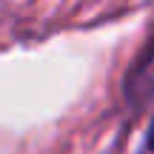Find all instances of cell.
<instances>
[{
  "mask_svg": "<svg viewBox=\"0 0 154 154\" xmlns=\"http://www.w3.org/2000/svg\"><path fill=\"white\" fill-rule=\"evenodd\" d=\"M149 149L154 151V126H151V131H149Z\"/></svg>",
  "mask_w": 154,
  "mask_h": 154,
  "instance_id": "6da1fadb",
  "label": "cell"
}]
</instances>
